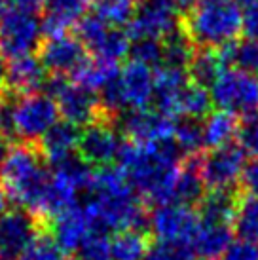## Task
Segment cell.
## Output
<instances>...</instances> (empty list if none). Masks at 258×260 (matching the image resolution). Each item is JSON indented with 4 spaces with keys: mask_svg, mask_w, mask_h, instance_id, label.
<instances>
[{
    "mask_svg": "<svg viewBox=\"0 0 258 260\" xmlns=\"http://www.w3.org/2000/svg\"><path fill=\"white\" fill-rule=\"evenodd\" d=\"M182 152L171 139L156 143H127L122 146L118 164L135 192L154 205L173 202L175 182L180 173Z\"/></svg>",
    "mask_w": 258,
    "mask_h": 260,
    "instance_id": "6da1fadb",
    "label": "cell"
},
{
    "mask_svg": "<svg viewBox=\"0 0 258 260\" xmlns=\"http://www.w3.org/2000/svg\"><path fill=\"white\" fill-rule=\"evenodd\" d=\"M91 196L84 207L95 230H143L148 222L141 200L120 167H103L95 173Z\"/></svg>",
    "mask_w": 258,
    "mask_h": 260,
    "instance_id": "7a4b0ae2",
    "label": "cell"
},
{
    "mask_svg": "<svg viewBox=\"0 0 258 260\" xmlns=\"http://www.w3.org/2000/svg\"><path fill=\"white\" fill-rule=\"evenodd\" d=\"M51 171L36 145H14L0 167V184L8 198L40 220L42 203L50 186Z\"/></svg>",
    "mask_w": 258,
    "mask_h": 260,
    "instance_id": "3957f363",
    "label": "cell"
},
{
    "mask_svg": "<svg viewBox=\"0 0 258 260\" xmlns=\"http://www.w3.org/2000/svg\"><path fill=\"white\" fill-rule=\"evenodd\" d=\"M182 30L196 48L222 50L243 30V12L236 0H196L182 14Z\"/></svg>",
    "mask_w": 258,
    "mask_h": 260,
    "instance_id": "277c9868",
    "label": "cell"
},
{
    "mask_svg": "<svg viewBox=\"0 0 258 260\" xmlns=\"http://www.w3.org/2000/svg\"><path fill=\"white\" fill-rule=\"evenodd\" d=\"M59 116L57 103L48 93L15 95L12 109H6L2 127L8 135L21 139L25 145H38L59 122Z\"/></svg>",
    "mask_w": 258,
    "mask_h": 260,
    "instance_id": "5b68a950",
    "label": "cell"
},
{
    "mask_svg": "<svg viewBox=\"0 0 258 260\" xmlns=\"http://www.w3.org/2000/svg\"><path fill=\"white\" fill-rule=\"evenodd\" d=\"M42 37V21L33 10L14 6L0 15V53L10 61L38 51Z\"/></svg>",
    "mask_w": 258,
    "mask_h": 260,
    "instance_id": "8992f818",
    "label": "cell"
},
{
    "mask_svg": "<svg viewBox=\"0 0 258 260\" xmlns=\"http://www.w3.org/2000/svg\"><path fill=\"white\" fill-rule=\"evenodd\" d=\"M211 99L218 110L241 116L243 120L258 116V78L237 69L224 71L211 86Z\"/></svg>",
    "mask_w": 258,
    "mask_h": 260,
    "instance_id": "52a82bcc",
    "label": "cell"
},
{
    "mask_svg": "<svg viewBox=\"0 0 258 260\" xmlns=\"http://www.w3.org/2000/svg\"><path fill=\"white\" fill-rule=\"evenodd\" d=\"M44 89L57 103L59 114L63 116V120L78 125L80 129L105 118L97 93L76 82L67 80L64 76H50Z\"/></svg>",
    "mask_w": 258,
    "mask_h": 260,
    "instance_id": "ba28073f",
    "label": "cell"
},
{
    "mask_svg": "<svg viewBox=\"0 0 258 260\" xmlns=\"http://www.w3.org/2000/svg\"><path fill=\"white\" fill-rule=\"evenodd\" d=\"M182 27V12L173 0H143L135 10L133 19L127 25L131 40L137 38H154L165 40Z\"/></svg>",
    "mask_w": 258,
    "mask_h": 260,
    "instance_id": "9c48e42d",
    "label": "cell"
},
{
    "mask_svg": "<svg viewBox=\"0 0 258 260\" xmlns=\"http://www.w3.org/2000/svg\"><path fill=\"white\" fill-rule=\"evenodd\" d=\"M148 224L158 241L190 247L194 236L200 230L201 218L192 207L171 202L156 205L148 217Z\"/></svg>",
    "mask_w": 258,
    "mask_h": 260,
    "instance_id": "30bf717a",
    "label": "cell"
},
{
    "mask_svg": "<svg viewBox=\"0 0 258 260\" xmlns=\"http://www.w3.org/2000/svg\"><path fill=\"white\" fill-rule=\"evenodd\" d=\"M122 137L112 120L101 118L82 127L76 154L91 167H110L122 150Z\"/></svg>",
    "mask_w": 258,
    "mask_h": 260,
    "instance_id": "8fae6325",
    "label": "cell"
},
{
    "mask_svg": "<svg viewBox=\"0 0 258 260\" xmlns=\"http://www.w3.org/2000/svg\"><path fill=\"white\" fill-rule=\"evenodd\" d=\"M241 146L228 145L207 152L200 158V173L205 186L211 190H234L241 181L243 169L247 166Z\"/></svg>",
    "mask_w": 258,
    "mask_h": 260,
    "instance_id": "7c38bea8",
    "label": "cell"
},
{
    "mask_svg": "<svg viewBox=\"0 0 258 260\" xmlns=\"http://www.w3.org/2000/svg\"><path fill=\"white\" fill-rule=\"evenodd\" d=\"M38 59L51 76H74L86 63L87 50L76 37L69 32L48 37L38 50Z\"/></svg>",
    "mask_w": 258,
    "mask_h": 260,
    "instance_id": "4fadbf2b",
    "label": "cell"
},
{
    "mask_svg": "<svg viewBox=\"0 0 258 260\" xmlns=\"http://www.w3.org/2000/svg\"><path fill=\"white\" fill-rule=\"evenodd\" d=\"M171 118L150 109H129L116 118V127L120 133L131 139V143H156L173 137Z\"/></svg>",
    "mask_w": 258,
    "mask_h": 260,
    "instance_id": "5bb4252c",
    "label": "cell"
},
{
    "mask_svg": "<svg viewBox=\"0 0 258 260\" xmlns=\"http://www.w3.org/2000/svg\"><path fill=\"white\" fill-rule=\"evenodd\" d=\"M42 222L25 209H12L0 218V256L19 258L38 238Z\"/></svg>",
    "mask_w": 258,
    "mask_h": 260,
    "instance_id": "9a60e30c",
    "label": "cell"
},
{
    "mask_svg": "<svg viewBox=\"0 0 258 260\" xmlns=\"http://www.w3.org/2000/svg\"><path fill=\"white\" fill-rule=\"evenodd\" d=\"M50 222V236L57 243L63 253H74L78 251L82 241L87 238V234L93 230L91 218L87 215L84 205H74L71 209L55 215Z\"/></svg>",
    "mask_w": 258,
    "mask_h": 260,
    "instance_id": "2e32d148",
    "label": "cell"
},
{
    "mask_svg": "<svg viewBox=\"0 0 258 260\" xmlns=\"http://www.w3.org/2000/svg\"><path fill=\"white\" fill-rule=\"evenodd\" d=\"M190 82L184 69L175 67H159L154 73V110L167 118L179 116V97L182 89Z\"/></svg>",
    "mask_w": 258,
    "mask_h": 260,
    "instance_id": "e0dca14e",
    "label": "cell"
},
{
    "mask_svg": "<svg viewBox=\"0 0 258 260\" xmlns=\"http://www.w3.org/2000/svg\"><path fill=\"white\" fill-rule=\"evenodd\" d=\"M48 71L44 69L42 61L35 55H25L12 59L8 63L6 91L14 95L40 93L48 84Z\"/></svg>",
    "mask_w": 258,
    "mask_h": 260,
    "instance_id": "ac0fdd59",
    "label": "cell"
},
{
    "mask_svg": "<svg viewBox=\"0 0 258 260\" xmlns=\"http://www.w3.org/2000/svg\"><path fill=\"white\" fill-rule=\"evenodd\" d=\"M91 0H44L42 4V30L46 37L63 35L76 27L86 15Z\"/></svg>",
    "mask_w": 258,
    "mask_h": 260,
    "instance_id": "d6986e66",
    "label": "cell"
},
{
    "mask_svg": "<svg viewBox=\"0 0 258 260\" xmlns=\"http://www.w3.org/2000/svg\"><path fill=\"white\" fill-rule=\"evenodd\" d=\"M120 86L129 109H148L154 101V73L150 67L129 61L120 71Z\"/></svg>",
    "mask_w": 258,
    "mask_h": 260,
    "instance_id": "ffe728a7",
    "label": "cell"
},
{
    "mask_svg": "<svg viewBox=\"0 0 258 260\" xmlns=\"http://www.w3.org/2000/svg\"><path fill=\"white\" fill-rule=\"evenodd\" d=\"M80 127L67 120H59L38 143V148L42 152L46 161H50L51 166L57 164L61 159L69 158L72 154H76L80 139Z\"/></svg>",
    "mask_w": 258,
    "mask_h": 260,
    "instance_id": "44dd1931",
    "label": "cell"
},
{
    "mask_svg": "<svg viewBox=\"0 0 258 260\" xmlns=\"http://www.w3.org/2000/svg\"><path fill=\"white\" fill-rule=\"evenodd\" d=\"M232 243V228L230 224L201 222L198 234L192 239V253L200 258H216L226 251Z\"/></svg>",
    "mask_w": 258,
    "mask_h": 260,
    "instance_id": "7402d4cb",
    "label": "cell"
},
{
    "mask_svg": "<svg viewBox=\"0 0 258 260\" xmlns=\"http://www.w3.org/2000/svg\"><path fill=\"white\" fill-rule=\"evenodd\" d=\"M205 188L207 186L200 173V158L192 156L180 167V173L175 182V190H173V202L192 207L205 198Z\"/></svg>",
    "mask_w": 258,
    "mask_h": 260,
    "instance_id": "603a6c76",
    "label": "cell"
},
{
    "mask_svg": "<svg viewBox=\"0 0 258 260\" xmlns=\"http://www.w3.org/2000/svg\"><path fill=\"white\" fill-rule=\"evenodd\" d=\"M239 200L234 190H213L205 194L200 202V218L201 222L213 224H232L237 215Z\"/></svg>",
    "mask_w": 258,
    "mask_h": 260,
    "instance_id": "cb8c5ba5",
    "label": "cell"
},
{
    "mask_svg": "<svg viewBox=\"0 0 258 260\" xmlns=\"http://www.w3.org/2000/svg\"><path fill=\"white\" fill-rule=\"evenodd\" d=\"M203 125V143L207 148L215 150L220 146H228L239 133V118L224 110H216L205 116Z\"/></svg>",
    "mask_w": 258,
    "mask_h": 260,
    "instance_id": "d4e9b609",
    "label": "cell"
},
{
    "mask_svg": "<svg viewBox=\"0 0 258 260\" xmlns=\"http://www.w3.org/2000/svg\"><path fill=\"white\" fill-rule=\"evenodd\" d=\"M224 55L220 50H211V48H201L196 50L192 61L188 65V78L194 84L207 87L213 86L216 82V78L224 73Z\"/></svg>",
    "mask_w": 258,
    "mask_h": 260,
    "instance_id": "484cf974",
    "label": "cell"
},
{
    "mask_svg": "<svg viewBox=\"0 0 258 260\" xmlns=\"http://www.w3.org/2000/svg\"><path fill=\"white\" fill-rule=\"evenodd\" d=\"M110 249L112 260H146L150 243L143 230H122L110 239Z\"/></svg>",
    "mask_w": 258,
    "mask_h": 260,
    "instance_id": "4316f807",
    "label": "cell"
},
{
    "mask_svg": "<svg viewBox=\"0 0 258 260\" xmlns=\"http://www.w3.org/2000/svg\"><path fill=\"white\" fill-rule=\"evenodd\" d=\"M220 51H222L226 65H232L237 71H243L258 78V40L237 38L232 44L224 46Z\"/></svg>",
    "mask_w": 258,
    "mask_h": 260,
    "instance_id": "83f0119b",
    "label": "cell"
},
{
    "mask_svg": "<svg viewBox=\"0 0 258 260\" xmlns=\"http://www.w3.org/2000/svg\"><path fill=\"white\" fill-rule=\"evenodd\" d=\"M211 107H213V99H211V91H207V87L188 82L179 97V116L201 120L211 114Z\"/></svg>",
    "mask_w": 258,
    "mask_h": 260,
    "instance_id": "f1b7e54d",
    "label": "cell"
},
{
    "mask_svg": "<svg viewBox=\"0 0 258 260\" xmlns=\"http://www.w3.org/2000/svg\"><path fill=\"white\" fill-rule=\"evenodd\" d=\"M118 73H120L118 65L93 57V59H87L72 78H74L76 84H80V86L87 87V89H91V91L97 93L101 87L107 86L114 76H118Z\"/></svg>",
    "mask_w": 258,
    "mask_h": 260,
    "instance_id": "f546056e",
    "label": "cell"
},
{
    "mask_svg": "<svg viewBox=\"0 0 258 260\" xmlns=\"http://www.w3.org/2000/svg\"><path fill=\"white\" fill-rule=\"evenodd\" d=\"M162 44H164V59H162V65L175 67V69H184V71H186L188 65H190V61H192V57H194V53H196V46H194L192 40L184 35L182 27H180V30H177L175 35L162 40Z\"/></svg>",
    "mask_w": 258,
    "mask_h": 260,
    "instance_id": "4dcf8cb0",
    "label": "cell"
},
{
    "mask_svg": "<svg viewBox=\"0 0 258 260\" xmlns=\"http://www.w3.org/2000/svg\"><path fill=\"white\" fill-rule=\"evenodd\" d=\"M129 46H131V38L127 32L118 27H110L103 40L91 50V53L95 55V59L118 65L123 57L129 55Z\"/></svg>",
    "mask_w": 258,
    "mask_h": 260,
    "instance_id": "1f68e13d",
    "label": "cell"
},
{
    "mask_svg": "<svg viewBox=\"0 0 258 260\" xmlns=\"http://www.w3.org/2000/svg\"><path fill=\"white\" fill-rule=\"evenodd\" d=\"M173 141L182 152V156H198V152L205 146L203 143V125L200 120L182 118L173 125Z\"/></svg>",
    "mask_w": 258,
    "mask_h": 260,
    "instance_id": "d6a6232c",
    "label": "cell"
},
{
    "mask_svg": "<svg viewBox=\"0 0 258 260\" xmlns=\"http://www.w3.org/2000/svg\"><path fill=\"white\" fill-rule=\"evenodd\" d=\"M95 15L110 27L129 25L135 15V0H91Z\"/></svg>",
    "mask_w": 258,
    "mask_h": 260,
    "instance_id": "836d02e7",
    "label": "cell"
},
{
    "mask_svg": "<svg viewBox=\"0 0 258 260\" xmlns=\"http://www.w3.org/2000/svg\"><path fill=\"white\" fill-rule=\"evenodd\" d=\"M234 224L241 238L258 243V196H247L243 202H239Z\"/></svg>",
    "mask_w": 258,
    "mask_h": 260,
    "instance_id": "e575fe53",
    "label": "cell"
},
{
    "mask_svg": "<svg viewBox=\"0 0 258 260\" xmlns=\"http://www.w3.org/2000/svg\"><path fill=\"white\" fill-rule=\"evenodd\" d=\"M76 253H78V260H112L108 232L93 228L87 234V238L82 241Z\"/></svg>",
    "mask_w": 258,
    "mask_h": 260,
    "instance_id": "d590c367",
    "label": "cell"
},
{
    "mask_svg": "<svg viewBox=\"0 0 258 260\" xmlns=\"http://www.w3.org/2000/svg\"><path fill=\"white\" fill-rule=\"evenodd\" d=\"M129 57L135 63L146 67H162V59H164V44L162 40H154V38H137L131 40L129 46Z\"/></svg>",
    "mask_w": 258,
    "mask_h": 260,
    "instance_id": "8d00e7d4",
    "label": "cell"
},
{
    "mask_svg": "<svg viewBox=\"0 0 258 260\" xmlns=\"http://www.w3.org/2000/svg\"><path fill=\"white\" fill-rule=\"evenodd\" d=\"M108 29H110V25L105 23L95 14L84 15L78 21V25H76V38L84 44V48L87 51H91L103 40V37L107 35Z\"/></svg>",
    "mask_w": 258,
    "mask_h": 260,
    "instance_id": "74e56055",
    "label": "cell"
},
{
    "mask_svg": "<svg viewBox=\"0 0 258 260\" xmlns=\"http://www.w3.org/2000/svg\"><path fill=\"white\" fill-rule=\"evenodd\" d=\"M19 260H64V256L50 234H38V238L19 256Z\"/></svg>",
    "mask_w": 258,
    "mask_h": 260,
    "instance_id": "f35d334b",
    "label": "cell"
},
{
    "mask_svg": "<svg viewBox=\"0 0 258 260\" xmlns=\"http://www.w3.org/2000/svg\"><path fill=\"white\" fill-rule=\"evenodd\" d=\"M192 249L188 245L156 241L148 249L146 260H192Z\"/></svg>",
    "mask_w": 258,
    "mask_h": 260,
    "instance_id": "ab89813d",
    "label": "cell"
},
{
    "mask_svg": "<svg viewBox=\"0 0 258 260\" xmlns=\"http://www.w3.org/2000/svg\"><path fill=\"white\" fill-rule=\"evenodd\" d=\"M239 146L247 156H252L254 159H258V116L243 120V123L239 125Z\"/></svg>",
    "mask_w": 258,
    "mask_h": 260,
    "instance_id": "60d3db41",
    "label": "cell"
},
{
    "mask_svg": "<svg viewBox=\"0 0 258 260\" xmlns=\"http://www.w3.org/2000/svg\"><path fill=\"white\" fill-rule=\"evenodd\" d=\"M220 260H258V243L252 239H232Z\"/></svg>",
    "mask_w": 258,
    "mask_h": 260,
    "instance_id": "b9f144b4",
    "label": "cell"
},
{
    "mask_svg": "<svg viewBox=\"0 0 258 260\" xmlns=\"http://www.w3.org/2000/svg\"><path fill=\"white\" fill-rule=\"evenodd\" d=\"M241 184L247 190L249 196H258V159L247 164L243 169V175H241Z\"/></svg>",
    "mask_w": 258,
    "mask_h": 260,
    "instance_id": "7bdbcfd3",
    "label": "cell"
},
{
    "mask_svg": "<svg viewBox=\"0 0 258 260\" xmlns=\"http://www.w3.org/2000/svg\"><path fill=\"white\" fill-rule=\"evenodd\" d=\"M243 32L247 38L258 40V6L247 8L243 14Z\"/></svg>",
    "mask_w": 258,
    "mask_h": 260,
    "instance_id": "ee69618b",
    "label": "cell"
},
{
    "mask_svg": "<svg viewBox=\"0 0 258 260\" xmlns=\"http://www.w3.org/2000/svg\"><path fill=\"white\" fill-rule=\"evenodd\" d=\"M14 148V141L12 135H8L6 131H0V167L6 161V158L10 156V152Z\"/></svg>",
    "mask_w": 258,
    "mask_h": 260,
    "instance_id": "f6af8a7d",
    "label": "cell"
},
{
    "mask_svg": "<svg viewBox=\"0 0 258 260\" xmlns=\"http://www.w3.org/2000/svg\"><path fill=\"white\" fill-rule=\"evenodd\" d=\"M8 202H10V198H8V194H6V190L2 188V184H0V218L6 215L8 211Z\"/></svg>",
    "mask_w": 258,
    "mask_h": 260,
    "instance_id": "bcb514c9",
    "label": "cell"
},
{
    "mask_svg": "<svg viewBox=\"0 0 258 260\" xmlns=\"http://www.w3.org/2000/svg\"><path fill=\"white\" fill-rule=\"evenodd\" d=\"M6 76H8V61H6V57L0 53V87L6 86Z\"/></svg>",
    "mask_w": 258,
    "mask_h": 260,
    "instance_id": "7dc6e473",
    "label": "cell"
},
{
    "mask_svg": "<svg viewBox=\"0 0 258 260\" xmlns=\"http://www.w3.org/2000/svg\"><path fill=\"white\" fill-rule=\"evenodd\" d=\"M6 105H8V93H6V89H2V87H0V118H4Z\"/></svg>",
    "mask_w": 258,
    "mask_h": 260,
    "instance_id": "c3c4849f",
    "label": "cell"
},
{
    "mask_svg": "<svg viewBox=\"0 0 258 260\" xmlns=\"http://www.w3.org/2000/svg\"><path fill=\"white\" fill-rule=\"evenodd\" d=\"M173 2H175V4H177V8H179L180 12L184 14V12H186V10H188L190 6H192V4L196 2V0H173Z\"/></svg>",
    "mask_w": 258,
    "mask_h": 260,
    "instance_id": "681fc988",
    "label": "cell"
},
{
    "mask_svg": "<svg viewBox=\"0 0 258 260\" xmlns=\"http://www.w3.org/2000/svg\"><path fill=\"white\" fill-rule=\"evenodd\" d=\"M15 6V0H0V15L6 14L8 10H12Z\"/></svg>",
    "mask_w": 258,
    "mask_h": 260,
    "instance_id": "f907efd6",
    "label": "cell"
},
{
    "mask_svg": "<svg viewBox=\"0 0 258 260\" xmlns=\"http://www.w3.org/2000/svg\"><path fill=\"white\" fill-rule=\"evenodd\" d=\"M239 6H243L245 10L247 8H252V6H258V0H236Z\"/></svg>",
    "mask_w": 258,
    "mask_h": 260,
    "instance_id": "816d5d0a",
    "label": "cell"
},
{
    "mask_svg": "<svg viewBox=\"0 0 258 260\" xmlns=\"http://www.w3.org/2000/svg\"><path fill=\"white\" fill-rule=\"evenodd\" d=\"M0 260H12V258H4V256H0Z\"/></svg>",
    "mask_w": 258,
    "mask_h": 260,
    "instance_id": "f5cc1de1",
    "label": "cell"
},
{
    "mask_svg": "<svg viewBox=\"0 0 258 260\" xmlns=\"http://www.w3.org/2000/svg\"><path fill=\"white\" fill-rule=\"evenodd\" d=\"M194 260V258H192ZM196 260H211V258H196Z\"/></svg>",
    "mask_w": 258,
    "mask_h": 260,
    "instance_id": "db71d44e",
    "label": "cell"
},
{
    "mask_svg": "<svg viewBox=\"0 0 258 260\" xmlns=\"http://www.w3.org/2000/svg\"><path fill=\"white\" fill-rule=\"evenodd\" d=\"M64 260H74V258H64Z\"/></svg>",
    "mask_w": 258,
    "mask_h": 260,
    "instance_id": "11a10c76",
    "label": "cell"
},
{
    "mask_svg": "<svg viewBox=\"0 0 258 260\" xmlns=\"http://www.w3.org/2000/svg\"><path fill=\"white\" fill-rule=\"evenodd\" d=\"M141 2H143V0H141Z\"/></svg>",
    "mask_w": 258,
    "mask_h": 260,
    "instance_id": "9f6ffc18",
    "label": "cell"
}]
</instances>
